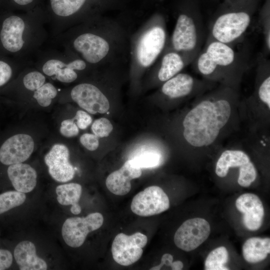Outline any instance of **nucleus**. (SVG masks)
Listing matches in <instances>:
<instances>
[{
    "mask_svg": "<svg viewBox=\"0 0 270 270\" xmlns=\"http://www.w3.org/2000/svg\"><path fill=\"white\" fill-rule=\"evenodd\" d=\"M251 20L250 14L244 10L222 14L213 23L210 38L230 45L244 35L250 24Z\"/></svg>",
    "mask_w": 270,
    "mask_h": 270,
    "instance_id": "nucleus-3",
    "label": "nucleus"
},
{
    "mask_svg": "<svg viewBox=\"0 0 270 270\" xmlns=\"http://www.w3.org/2000/svg\"><path fill=\"white\" fill-rule=\"evenodd\" d=\"M74 47L86 62L92 64L100 61L107 55L110 49L108 42L104 38L90 33L77 37L74 42Z\"/></svg>",
    "mask_w": 270,
    "mask_h": 270,
    "instance_id": "nucleus-14",
    "label": "nucleus"
},
{
    "mask_svg": "<svg viewBox=\"0 0 270 270\" xmlns=\"http://www.w3.org/2000/svg\"><path fill=\"white\" fill-rule=\"evenodd\" d=\"M147 242V236L140 232L130 236L124 233L118 234L113 240L111 248L114 260L124 266L135 263L141 258L142 248Z\"/></svg>",
    "mask_w": 270,
    "mask_h": 270,
    "instance_id": "nucleus-6",
    "label": "nucleus"
},
{
    "mask_svg": "<svg viewBox=\"0 0 270 270\" xmlns=\"http://www.w3.org/2000/svg\"><path fill=\"white\" fill-rule=\"evenodd\" d=\"M194 59L196 70L211 80H227L244 68V62L230 45L210 38L204 49Z\"/></svg>",
    "mask_w": 270,
    "mask_h": 270,
    "instance_id": "nucleus-2",
    "label": "nucleus"
},
{
    "mask_svg": "<svg viewBox=\"0 0 270 270\" xmlns=\"http://www.w3.org/2000/svg\"><path fill=\"white\" fill-rule=\"evenodd\" d=\"M24 29V22L20 16H12L6 18L2 24L0 34L4 48L12 52L20 50L24 44L22 35Z\"/></svg>",
    "mask_w": 270,
    "mask_h": 270,
    "instance_id": "nucleus-16",
    "label": "nucleus"
},
{
    "mask_svg": "<svg viewBox=\"0 0 270 270\" xmlns=\"http://www.w3.org/2000/svg\"><path fill=\"white\" fill-rule=\"evenodd\" d=\"M14 258L20 270H46L47 264L36 255L34 244L28 240H24L17 244L14 250Z\"/></svg>",
    "mask_w": 270,
    "mask_h": 270,
    "instance_id": "nucleus-19",
    "label": "nucleus"
},
{
    "mask_svg": "<svg viewBox=\"0 0 270 270\" xmlns=\"http://www.w3.org/2000/svg\"><path fill=\"white\" fill-rule=\"evenodd\" d=\"M257 96L261 102L270 109V76L267 74L260 81L257 90Z\"/></svg>",
    "mask_w": 270,
    "mask_h": 270,
    "instance_id": "nucleus-33",
    "label": "nucleus"
},
{
    "mask_svg": "<svg viewBox=\"0 0 270 270\" xmlns=\"http://www.w3.org/2000/svg\"><path fill=\"white\" fill-rule=\"evenodd\" d=\"M69 158V150L62 144H55L45 156L44 162L48 172L55 180L66 182L74 178L75 171Z\"/></svg>",
    "mask_w": 270,
    "mask_h": 270,
    "instance_id": "nucleus-11",
    "label": "nucleus"
},
{
    "mask_svg": "<svg viewBox=\"0 0 270 270\" xmlns=\"http://www.w3.org/2000/svg\"><path fill=\"white\" fill-rule=\"evenodd\" d=\"M12 70L6 62L0 60V86L6 84L11 78Z\"/></svg>",
    "mask_w": 270,
    "mask_h": 270,
    "instance_id": "nucleus-37",
    "label": "nucleus"
},
{
    "mask_svg": "<svg viewBox=\"0 0 270 270\" xmlns=\"http://www.w3.org/2000/svg\"><path fill=\"white\" fill-rule=\"evenodd\" d=\"M166 35L164 29L156 26L144 34L137 49V57L140 64L150 66L156 60L164 48Z\"/></svg>",
    "mask_w": 270,
    "mask_h": 270,
    "instance_id": "nucleus-12",
    "label": "nucleus"
},
{
    "mask_svg": "<svg viewBox=\"0 0 270 270\" xmlns=\"http://www.w3.org/2000/svg\"><path fill=\"white\" fill-rule=\"evenodd\" d=\"M236 208L243 215V223L248 230L255 231L262 226L264 215V208L259 197L254 194L240 195L236 201Z\"/></svg>",
    "mask_w": 270,
    "mask_h": 270,
    "instance_id": "nucleus-13",
    "label": "nucleus"
},
{
    "mask_svg": "<svg viewBox=\"0 0 270 270\" xmlns=\"http://www.w3.org/2000/svg\"><path fill=\"white\" fill-rule=\"evenodd\" d=\"M12 262V256L10 252L0 249V270L8 268Z\"/></svg>",
    "mask_w": 270,
    "mask_h": 270,
    "instance_id": "nucleus-38",
    "label": "nucleus"
},
{
    "mask_svg": "<svg viewBox=\"0 0 270 270\" xmlns=\"http://www.w3.org/2000/svg\"><path fill=\"white\" fill-rule=\"evenodd\" d=\"M24 193L8 191L0 194V214L22 205L26 200Z\"/></svg>",
    "mask_w": 270,
    "mask_h": 270,
    "instance_id": "nucleus-28",
    "label": "nucleus"
},
{
    "mask_svg": "<svg viewBox=\"0 0 270 270\" xmlns=\"http://www.w3.org/2000/svg\"><path fill=\"white\" fill-rule=\"evenodd\" d=\"M198 84L196 80L190 74L178 73L166 81L162 87V91L171 98H184L192 94Z\"/></svg>",
    "mask_w": 270,
    "mask_h": 270,
    "instance_id": "nucleus-20",
    "label": "nucleus"
},
{
    "mask_svg": "<svg viewBox=\"0 0 270 270\" xmlns=\"http://www.w3.org/2000/svg\"><path fill=\"white\" fill-rule=\"evenodd\" d=\"M270 252V238L252 237L242 246V255L249 263H257L265 260Z\"/></svg>",
    "mask_w": 270,
    "mask_h": 270,
    "instance_id": "nucleus-21",
    "label": "nucleus"
},
{
    "mask_svg": "<svg viewBox=\"0 0 270 270\" xmlns=\"http://www.w3.org/2000/svg\"><path fill=\"white\" fill-rule=\"evenodd\" d=\"M45 76L38 71L28 73L23 78L24 86L31 91L36 90L45 83Z\"/></svg>",
    "mask_w": 270,
    "mask_h": 270,
    "instance_id": "nucleus-31",
    "label": "nucleus"
},
{
    "mask_svg": "<svg viewBox=\"0 0 270 270\" xmlns=\"http://www.w3.org/2000/svg\"><path fill=\"white\" fill-rule=\"evenodd\" d=\"M92 130L98 138L108 136L113 130L110 122L105 118H101L94 121L92 125Z\"/></svg>",
    "mask_w": 270,
    "mask_h": 270,
    "instance_id": "nucleus-32",
    "label": "nucleus"
},
{
    "mask_svg": "<svg viewBox=\"0 0 270 270\" xmlns=\"http://www.w3.org/2000/svg\"><path fill=\"white\" fill-rule=\"evenodd\" d=\"M60 132L65 137L70 138L76 136L78 134L79 130L72 118L68 119L62 122Z\"/></svg>",
    "mask_w": 270,
    "mask_h": 270,
    "instance_id": "nucleus-34",
    "label": "nucleus"
},
{
    "mask_svg": "<svg viewBox=\"0 0 270 270\" xmlns=\"http://www.w3.org/2000/svg\"><path fill=\"white\" fill-rule=\"evenodd\" d=\"M250 160L249 156L242 150H225L222 153L216 163V174L220 178H224L228 174L230 168L240 166Z\"/></svg>",
    "mask_w": 270,
    "mask_h": 270,
    "instance_id": "nucleus-22",
    "label": "nucleus"
},
{
    "mask_svg": "<svg viewBox=\"0 0 270 270\" xmlns=\"http://www.w3.org/2000/svg\"><path fill=\"white\" fill-rule=\"evenodd\" d=\"M257 172L253 163L250 160L239 167L238 182L242 187H248L256 179Z\"/></svg>",
    "mask_w": 270,
    "mask_h": 270,
    "instance_id": "nucleus-30",
    "label": "nucleus"
},
{
    "mask_svg": "<svg viewBox=\"0 0 270 270\" xmlns=\"http://www.w3.org/2000/svg\"><path fill=\"white\" fill-rule=\"evenodd\" d=\"M57 92L54 86L47 82L35 90L33 96L40 106L46 107L51 104L52 99L56 96Z\"/></svg>",
    "mask_w": 270,
    "mask_h": 270,
    "instance_id": "nucleus-29",
    "label": "nucleus"
},
{
    "mask_svg": "<svg viewBox=\"0 0 270 270\" xmlns=\"http://www.w3.org/2000/svg\"><path fill=\"white\" fill-rule=\"evenodd\" d=\"M130 160L135 166L140 168H154L160 166L162 156L158 151L147 148L138 151Z\"/></svg>",
    "mask_w": 270,
    "mask_h": 270,
    "instance_id": "nucleus-25",
    "label": "nucleus"
},
{
    "mask_svg": "<svg viewBox=\"0 0 270 270\" xmlns=\"http://www.w3.org/2000/svg\"><path fill=\"white\" fill-rule=\"evenodd\" d=\"M170 267L172 270H180L183 268L184 264L180 260L172 262Z\"/></svg>",
    "mask_w": 270,
    "mask_h": 270,
    "instance_id": "nucleus-40",
    "label": "nucleus"
},
{
    "mask_svg": "<svg viewBox=\"0 0 270 270\" xmlns=\"http://www.w3.org/2000/svg\"><path fill=\"white\" fill-rule=\"evenodd\" d=\"M142 174L141 168L129 159L119 170L108 176L106 181V188L116 195H126L131 190V180L140 178Z\"/></svg>",
    "mask_w": 270,
    "mask_h": 270,
    "instance_id": "nucleus-15",
    "label": "nucleus"
},
{
    "mask_svg": "<svg viewBox=\"0 0 270 270\" xmlns=\"http://www.w3.org/2000/svg\"><path fill=\"white\" fill-rule=\"evenodd\" d=\"M57 200L62 205L74 206L78 204L82 192V186L76 183L58 186L56 190Z\"/></svg>",
    "mask_w": 270,
    "mask_h": 270,
    "instance_id": "nucleus-24",
    "label": "nucleus"
},
{
    "mask_svg": "<svg viewBox=\"0 0 270 270\" xmlns=\"http://www.w3.org/2000/svg\"><path fill=\"white\" fill-rule=\"evenodd\" d=\"M232 111V102L225 94L201 100L184 118L185 140L194 148L212 145L230 122Z\"/></svg>",
    "mask_w": 270,
    "mask_h": 270,
    "instance_id": "nucleus-1",
    "label": "nucleus"
},
{
    "mask_svg": "<svg viewBox=\"0 0 270 270\" xmlns=\"http://www.w3.org/2000/svg\"><path fill=\"white\" fill-rule=\"evenodd\" d=\"M169 208L168 196L161 188L156 186H148L138 193L130 204L132 211L141 216L158 214Z\"/></svg>",
    "mask_w": 270,
    "mask_h": 270,
    "instance_id": "nucleus-8",
    "label": "nucleus"
},
{
    "mask_svg": "<svg viewBox=\"0 0 270 270\" xmlns=\"http://www.w3.org/2000/svg\"><path fill=\"white\" fill-rule=\"evenodd\" d=\"M72 119L76 120L77 126L82 130L86 128L92 122V118L90 116L81 110L76 112L75 116Z\"/></svg>",
    "mask_w": 270,
    "mask_h": 270,
    "instance_id": "nucleus-36",
    "label": "nucleus"
},
{
    "mask_svg": "<svg viewBox=\"0 0 270 270\" xmlns=\"http://www.w3.org/2000/svg\"><path fill=\"white\" fill-rule=\"evenodd\" d=\"M34 149L32 138L17 134L7 139L0 148V162L5 165L22 163L28 160Z\"/></svg>",
    "mask_w": 270,
    "mask_h": 270,
    "instance_id": "nucleus-10",
    "label": "nucleus"
},
{
    "mask_svg": "<svg viewBox=\"0 0 270 270\" xmlns=\"http://www.w3.org/2000/svg\"><path fill=\"white\" fill-rule=\"evenodd\" d=\"M72 98L80 108L91 114H104L110 108V102L96 86L87 83L75 86L70 92Z\"/></svg>",
    "mask_w": 270,
    "mask_h": 270,
    "instance_id": "nucleus-9",
    "label": "nucleus"
},
{
    "mask_svg": "<svg viewBox=\"0 0 270 270\" xmlns=\"http://www.w3.org/2000/svg\"><path fill=\"white\" fill-rule=\"evenodd\" d=\"M200 29L198 22L187 14H180L172 36L174 50L187 56L188 62L196 58L200 45Z\"/></svg>",
    "mask_w": 270,
    "mask_h": 270,
    "instance_id": "nucleus-4",
    "label": "nucleus"
},
{
    "mask_svg": "<svg viewBox=\"0 0 270 270\" xmlns=\"http://www.w3.org/2000/svg\"><path fill=\"white\" fill-rule=\"evenodd\" d=\"M103 222V216L100 212L91 213L86 217L69 218L66 220L62 228V238L68 246L80 247L88 233L100 228Z\"/></svg>",
    "mask_w": 270,
    "mask_h": 270,
    "instance_id": "nucleus-5",
    "label": "nucleus"
},
{
    "mask_svg": "<svg viewBox=\"0 0 270 270\" xmlns=\"http://www.w3.org/2000/svg\"><path fill=\"white\" fill-rule=\"evenodd\" d=\"M173 261V256L170 254H164L161 258V262L158 265L152 267L150 268V270H159L164 266H171Z\"/></svg>",
    "mask_w": 270,
    "mask_h": 270,
    "instance_id": "nucleus-39",
    "label": "nucleus"
},
{
    "mask_svg": "<svg viewBox=\"0 0 270 270\" xmlns=\"http://www.w3.org/2000/svg\"><path fill=\"white\" fill-rule=\"evenodd\" d=\"M80 140L82 144L90 151L96 150L99 146L98 138L94 134H84Z\"/></svg>",
    "mask_w": 270,
    "mask_h": 270,
    "instance_id": "nucleus-35",
    "label": "nucleus"
},
{
    "mask_svg": "<svg viewBox=\"0 0 270 270\" xmlns=\"http://www.w3.org/2000/svg\"><path fill=\"white\" fill-rule=\"evenodd\" d=\"M86 67L85 62L81 60H76L68 64L56 59L46 61L42 66V71L48 76H54L62 82H71L75 80L78 75L74 70H83Z\"/></svg>",
    "mask_w": 270,
    "mask_h": 270,
    "instance_id": "nucleus-18",
    "label": "nucleus"
},
{
    "mask_svg": "<svg viewBox=\"0 0 270 270\" xmlns=\"http://www.w3.org/2000/svg\"><path fill=\"white\" fill-rule=\"evenodd\" d=\"M33 0H14V1L19 5H27L32 2Z\"/></svg>",
    "mask_w": 270,
    "mask_h": 270,
    "instance_id": "nucleus-41",
    "label": "nucleus"
},
{
    "mask_svg": "<svg viewBox=\"0 0 270 270\" xmlns=\"http://www.w3.org/2000/svg\"><path fill=\"white\" fill-rule=\"evenodd\" d=\"M210 226L205 219L196 218L184 221L174 236V242L179 248L190 252L198 247L208 238Z\"/></svg>",
    "mask_w": 270,
    "mask_h": 270,
    "instance_id": "nucleus-7",
    "label": "nucleus"
},
{
    "mask_svg": "<svg viewBox=\"0 0 270 270\" xmlns=\"http://www.w3.org/2000/svg\"><path fill=\"white\" fill-rule=\"evenodd\" d=\"M184 58L176 52H170L166 54L162 60L158 72V78L161 82H166L171 78L185 66Z\"/></svg>",
    "mask_w": 270,
    "mask_h": 270,
    "instance_id": "nucleus-23",
    "label": "nucleus"
},
{
    "mask_svg": "<svg viewBox=\"0 0 270 270\" xmlns=\"http://www.w3.org/2000/svg\"><path fill=\"white\" fill-rule=\"evenodd\" d=\"M87 0H50L52 9L57 16L66 17L77 12Z\"/></svg>",
    "mask_w": 270,
    "mask_h": 270,
    "instance_id": "nucleus-26",
    "label": "nucleus"
},
{
    "mask_svg": "<svg viewBox=\"0 0 270 270\" xmlns=\"http://www.w3.org/2000/svg\"><path fill=\"white\" fill-rule=\"evenodd\" d=\"M8 177L16 191L27 193L36 186L37 174L28 164L18 163L10 165L7 170Z\"/></svg>",
    "mask_w": 270,
    "mask_h": 270,
    "instance_id": "nucleus-17",
    "label": "nucleus"
},
{
    "mask_svg": "<svg viewBox=\"0 0 270 270\" xmlns=\"http://www.w3.org/2000/svg\"><path fill=\"white\" fill-rule=\"evenodd\" d=\"M228 259V253L224 246H220L211 251L204 262L206 270H228L225 266Z\"/></svg>",
    "mask_w": 270,
    "mask_h": 270,
    "instance_id": "nucleus-27",
    "label": "nucleus"
}]
</instances>
